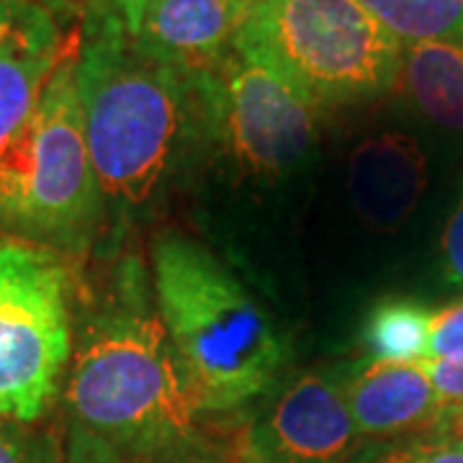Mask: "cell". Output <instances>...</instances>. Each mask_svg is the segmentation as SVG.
<instances>
[{
	"label": "cell",
	"instance_id": "obj_17",
	"mask_svg": "<svg viewBox=\"0 0 463 463\" xmlns=\"http://www.w3.org/2000/svg\"><path fill=\"white\" fill-rule=\"evenodd\" d=\"M0 463H65L62 440L50 430L0 420Z\"/></svg>",
	"mask_w": 463,
	"mask_h": 463
},
{
	"label": "cell",
	"instance_id": "obj_8",
	"mask_svg": "<svg viewBox=\"0 0 463 463\" xmlns=\"http://www.w3.org/2000/svg\"><path fill=\"white\" fill-rule=\"evenodd\" d=\"M358 440L340 368L304 373L240 425L230 463H345Z\"/></svg>",
	"mask_w": 463,
	"mask_h": 463
},
{
	"label": "cell",
	"instance_id": "obj_24",
	"mask_svg": "<svg viewBox=\"0 0 463 463\" xmlns=\"http://www.w3.org/2000/svg\"><path fill=\"white\" fill-rule=\"evenodd\" d=\"M435 430H448V432H458L463 430V407L461 410H448V412L440 414V422Z\"/></svg>",
	"mask_w": 463,
	"mask_h": 463
},
{
	"label": "cell",
	"instance_id": "obj_1",
	"mask_svg": "<svg viewBox=\"0 0 463 463\" xmlns=\"http://www.w3.org/2000/svg\"><path fill=\"white\" fill-rule=\"evenodd\" d=\"M83 304L67 368L65 463H230L206 428L137 255Z\"/></svg>",
	"mask_w": 463,
	"mask_h": 463
},
{
	"label": "cell",
	"instance_id": "obj_12",
	"mask_svg": "<svg viewBox=\"0 0 463 463\" xmlns=\"http://www.w3.org/2000/svg\"><path fill=\"white\" fill-rule=\"evenodd\" d=\"M70 36L33 0L0 36V149L33 114Z\"/></svg>",
	"mask_w": 463,
	"mask_h": 463
},
{
	"label": "cell",
	"instance_id": "obj_14",
	"mask_svg": "<svg viewBox=\"0 0 463 463\" xmlns=\"http://www.w3.org/2000/svg\"><path fill=\"white\" fill-rule=\"evenodd\" d=\"M435 309L404 297L371 307L364 325L365 358L383 364H422L430 355Z\"/></svg>",
	"mask_w": 463,
	"mask_h": 463
},
{
	"label": "cell",
	"instance_id": "obj_13",
	"mask_svg": "<svg viewBox=\"0 0 463 463\" xmlns=\"http://www.w3.org/2000/svg\"><path fill=\"white\" fill-rule=\"evenodd\" d=\"M399 85L428 121L443 129L463 132L461 42L404 44Z\"/></svg>",
	"mask_w": 463,
	"mask_h": 463
},
{
	"label": "cell",
	"instance_id": "obj_23",
	"mask_svg": "<svg viewBox=\"0 0 463 463\" xmlns=\"http://www.w3.org/2000/svg\"><path fill=\"white\" fill-rule=\"evenodd\" d=\"M26 3L29 0H0V36L8 32V26L16 21V16Z\"/></svg>",
	"mask_w": 463,
	"mask_h": 463
},
{
	"label": "cell",
	"instance_id": "obj_4",
	"mask_svg": "<svg viewBox=\"0 0 463 463\" xmlns=\"http://www.w3.org/2000/svg\"><path fill=\"white\" fill-rule=\"evenodd\" d=\"M78 47L80 26L33 114L0 149V234L60 255L93 248L106 216L75 80Z\"/></svg>",
	"mask_w": 463,
	"mask_h": 463
},
{
	"label": "cell",
	"instance_id": "obj_21",
	"mask_svg": "<svg viewBox=\"0 0 463 463\" xmlns=\"http://www.w3.org/2000/svg\"><path fill=\"white\" fill-rule=\"evenodd\" d=\"M149 0H93L88 11H103V14H111L114 18L121 21V26L129 32V36H134L139 21H142V14L147 8ZM85 11V14H88Z\"/></svg>",
	"mask_w": 463,
	"mask_h": 463
},
{
	"label": "cell",
	"instance_id": "obj_22",
	"mask_svg": "<svg viewBox=\"0 0 463 463\" xmlns=\"http://www.w3.org/2000/svg\"><path fill=\"white\" fill-rule=\"evenodd\" d=\"M33 3L42 5L60 24L62 32H75L93 0H33Z\"/></svg>",
	"mask_w": 463,
	"mask_h": 463
},
{
	"label": "cell",
	"instance_id": "obj_11",
	"mask_svg": "<svg viewBox=\"0 0 463 463\" xmlns=\"http://www.w3.org/2000/svg\"><path fill=\"white\" fill-rule=\"evenodd\" d=\"M242 8L245 0H149L132 39L160 62L203 70L232 50Z\"/></svg>",
	"mask_w": 463,
	"mask_h": 463
},
{
	"label": "cell",
	"instance_id": "obj_25",
	"mask_svg": "<svg viewBox=\"0 0 463 463\" xmlns=\"http://www.w3.org/2000/svg\"><path fill=\"white\" fill-rule=\"evenodd\" d=\"M458 435H463V430H458Z\"/></svg>",
	"mask_w": 463,
	"mask_h": 463
},
{
	"label": "cell",
	"instance_id": "obj_7",
	"mask_svg": "<svg viewBox=\"0 0 463 463\" xmlns=\"http://www.w3.org/2000/svg\"><path fill=\"white\" fill-rule=\"evenodd\" d=\"M212 88V147L250 175L276 178L317 145V111L273 70L230 50L206 67Z\"/></svg>",
	"mask_w": 463,
	"mask_h": 463
},
{
	"label": "cell",
	"instance_id": "obj_15",
	"mask_svg": "<svg viewBox=\"0 0 463 463\" xmlns=\"http://www.w3.org/2000/svg\"><path fill=\"white\" fill-rule=\"evenodd\" d=\"M404 44L461 42L463 0H361Z\"/></svg>",
	"mask_w": 463,
	"mask_h": 463
},
{
	"label": "cell",
	"instance_id": "obj_10",
	"mask_svg": "<svg viewBox=\"0 0 463 463\" xmlns=\"http://www.w3.org/2000/svg\"><path fill=\"white\" fill-rule=\"evenodd\" d=\"M428 188V160L417 139L383 132L364 139L347 157V191L368 230H399Z\"/></svg>",
	"mask_w": 463,
	"mask_h": 463
},
{
	"label": "cell",
	"instance_id": "obj_16",
	"mask_svg": "<svg viewBox=\"0 0 463 463\" xmlns=\"http://www.w3.org/2000/svg\"><path fill=\"white\" fill-rule=\"evenodd\" d=\"M345 463H463V435L448 430H422L368 440Z\"/></svg>",
	"mask_w": 463,
	"mask_h": 463
},
{
	"label": "cell",
	"instance_id": "obj_5",
	"mask_svg": "<svg viewBox=\"0 0 463 463\" xmlns=\"http://www.w3.org/2000/svg\"><path fill=\"white\" fill-rule=\"evenodd\" d=\"M232 50L322 111L392 93L404 42L361 0H245Z\"/></svg>",
	"mask_w": 463,
	"mask_h": 463
},
{
	"label": "cell",
	"instance_id": "obj_6",
	"mask_svg": "<svg viewBox=\"0 0 463 463\" xmlns=\"http://www.w3.org/2000/svg\"><path fill=\"white\" fill-rule=\"evenodd\" d=\"M75 281L65 255L0 237V420L50 412L72 361Z\"/></svg>",
	"mask_w": 463,
	"mask_h": 463
},
{
	"label": "cell",
	"instance_id": "obj_19",
	"mask_svg": "<svg viewBox=\"0 0 463 463\" xmlns=\"http://www.w3.org/2000/svg\"><path fill=\"white\" fill-rule=\"evenodd\" d=\"M422 368L432 381V389L443 404V412L448 410H461L463 407V355L461 358H446V361H422ZM440 412V414H443Z\"/></svg>",
	"mask_w": 463,
	"mask_h": 463
},
{
	"label": "cell",
	"instance_id": "obj_2",
	"mask_svg": "<svg viewBox=\"0 0 463 463\" xmlns=\"http://www.w3.org/2000/svg\"><path fill=\"white\" fill-rule=\"evenodd\" d=\"M75 80L106 209H142L181 165L212 147L206 67L149 57L111 14L88 11L80 21Z\"/></svg>",
	"mask_w": 463,
	"mask_h": 463
},
{
	"label": "cell",
	"instance_id": "obj_9",
	"mask_svg": "<svg viewBox=\"0 0 463 463\" xmlns=\"http://www.w3.org/2000/svg\"><path fill=\"white\" fill-rule=\"evenodd\" d=\"M343 397L358 438L383 440L435 430L443 404L422 364H383L361 358L340 368Z\"/></svg>",
	"mask_w": 463,
	"mask_h": 463
},
{
	"label": "cell",
	"instance_id": "obj_20",
	"mask_svg": "<svg viewBox=\"0 0 463 463\" xmlns=\"http://www.w3.org/2000/svg\"><path fill=\"white\" fill-rule=\"evenodd\" d=\"M440 255H443L446 281L463 288V199L446 222L443 240H440Z\"/></svg>",
	"mask_w": 463,
	"mask_h": 463
},
{
	"label": "cell",
	"instance_id": "obj_18",
	"mask_svg": "<svg viewBox=\"0 0 463 463\" xmlns=\"http://www.w3.org/2000/svg\"><path fill=\"white\" fill-rule=\"evenodd\" d=\"M463 355V297L443 309H435L430 355L428 361H446Z\"/></svg>",
	"mask_w": 463,
	"mask_h": 463
},
{
	"label": "cell",
	"instance_id": "obj_3",
	"mask_svg": "<svg viewBox=\"0 0 463 463\" xmlns=\"http://www.w3.org/2000/svg\"><path fill=\"white\" fill-rule=\"evenodd\" d=\"M149 258L155 307L201 412L224 417L270 394L288 345L242 281L185 234H157Z\"/></svg>",
	"mask_w": 463,
	"mask_h": 463
}]
</instances>
